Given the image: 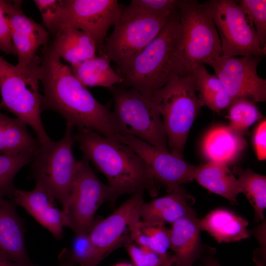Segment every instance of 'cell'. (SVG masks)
<instances>
[{
    "mask_svg": "<svg viewBox=\"0 0 266 266\" xmlns=\"http://www.w3.org/2000/svg\"><path fill=\"white\" fill-rule=\"evenodd\" d=\"M84 157L106 178L111 200L114 203L124 194L147 191L157 196L162 187L144 161L129 146L89 129H78L73 134Z\"/></svg>",
    "mask_w": 266,
    "mask_h": 266,
    "instance_id": "cell-2",
    "label": "cell"
},
{
    "mask_svg": "<svg viewBox=\"0 0 266 266\" xmlns=\"http://www.w3.org/2000/svg\"><path fill=\"white\" fill-rule=\"evenodd\" d=\"M143 193L139 191L132 194L105 219H95L88 235L103 258L115 249L134 242L136 228L140 220L139 211L144 201Z\"/></svg>",
    "mask_w": 266,
    "mask_h": 266,
    "instance_id": "cell-12",
    "label": "cell"
},
{
    "mask_svg": "<svg viewBox=\"0 0 266 266\" xmlns=\"http://www.w3.org/2000/svg\"><path fill=\"white\" fill-rule=\"evenodd\" d=\"M185 0H132L129 7L151 14H163L179 9Z\"/></svg>",
    "mask_w": 266,
    "mask_h": 266,
    "instance_id": "cell-36",
    "label": "cell"
},
{
    "mask_svg": "<svg viewBox=\"0 0 266 266\" xmlns=\"http://www.w3.org/2000/svg\"><path fill=\"white\" fill-rule=\"evenodd\" d=\"M59 263L58 266H78L66 254L64 250L59 255ZM32 266H38L33 264Z\"/></svg>",
    "mask_w": 266,
    "mask_h": 266,
    "instance_id": "cell-40",
    "label": "cell"
},
{
    "mask_svg": "<svg viewBox=\"0 0 266 266\" xmlns=\"http://www.w3.org/2000/svg\"><path fill=\"white\" fill-rule=\"evenodd\" d=\"M46 30L55 34L63 26L65 14V0H34Z\"/></svg>",
    "mask_w": 266,
    "mask_h": 266,
    "instance_id": "cell-34",
    "label": "cell"
},
{
    "mask_svg": "<svg viewBox=\"0 0 266 266\" xmlns=\"http://www.w3.org/2000/svg\"><path fill=\"white\" fill-rule=\"evenodd\" d=\"M194 202V198L181 186L164 196L144 201L140 208V220L156 225L172 224L184 217L196 215L191 206Z\"/></svg>",
    "mask_w": 266,
    "mask_h": 266,
    "instance_id": "cell-18",
    "label": "cell"
},
{
    "mask_svg": "<svg viewBox=\"0 0 266 266\" xmlns=\"http://www.w3.org/2000/svg\"><path fill=\"white\" fill-rule=\"evenodd\" d=\"M189 74L194 80L198 96L203 105L216 112L229 107L232 99L218 77L210 74L203 65L195 67Z\"/></svg>",
    "mask_w": 266,
    "mask_h": 266,
    "instance_id": "cell-27",
    "label": "cell"
},
{
    "mask_svg": "<svg viewBox=\"0 0 266 266\" xmlns=\"http://www.w3.org/2000/svg\"><path fill=\"white\" fill-rule=\"evenodd\" d=\"M119 141L132 148L146 163L155 181L172 192L194 180L196 166L169 152L160 150L131 135H121Z\"/></svg>",
    "mask_w": 266,
    "mask_h": 266,
    "instance_id": "cell-15",
    "label": "cell"
},
{
    "mask_svg": "<svg viewBox=\"0 0 266 266\" xmlns=\"http://www.w3.org/2000/svg\"><path fill=\"white\" fill-rule=\"evenodd\" d=\"M64 250L78 266H98L104 259L92 244L88 233L75 235L71 250Z\"/></svg>",
    "mask_w": 266,
    "mask_h": 266,
    "instance_id": "cell-32",
    "label": "cell"
},
{
    "mask_svg": "<svg viewBox=\"0 0 266 266\" xmlns=\"http://www.w3.org/2000/svg\"><path fill=\"white\" fill-rule=\"evenodd\" d=\"M49 46L56 54L70 65L96 56L97 47L93 38L84 31L66 27L55 34Z\"/></svg>",
    "mask_w": 266,
    "mask_h": 266,
    "instance_id": "cell-24",
    "label": "cell"
},
{
    "mask_svg": "<svg viewBox=\"0 0 266 266\" xmlns=\"http://www.w3.org/2000/svg\"><path fill=\"white\" fill-rule=\"evenodd\" d=\"M65 6L62 29L70 27L84 31L93 38L97 49L102 52L107 31L114 26L121 15L122 7L118 1L65 0Z\"/></svg>",
    "mask_w": 266,
    "mask_h": 266,
    "instance_id": "cell-14",
    "label": "cell"
},
{
    "mask_svg": "<svg viewBox=\"0 0 266 266\" xmlns=\"http://www.w3.org/2000/svg\"><path fill=\"white\" fill-rule=\"evenodd\" d=\"M110 60L104 53L86 61L70 65L73 74L85 87L111 88L122 84L123 78L110 65Z\"/></svg>",
    "mask_w": 266,
    "mask_h": 266,
    "instance_id": "cell-25",
    "label": "cell"
},
{
    "mask_svg": "<svg viewBox=\"0 0 266 266\" xmlns=\"http://www.w3.org/2000/svg\"><path fill=\"white\" fill-rule=\"evenodd\" d=\"M111 200L108 186L98 177L84 157L79 161L69 197L66 214L68 228L75 235L88 233L100 206Z\"/></svg>",
    "mask_w": 266,
    "mask_h": 266,
    "instance_id": "cell-11",
    "label": "cell"
},
{
    "mask_svg": "<svg viewBox=\"0 0 266 266\" xmlns=\"http://www.w3.org/2000/svg\"><path fill=\"white\" fill-rule=\"evenodd\" d=\"M134 242L160 254H166L170 247V230L166 225L140 220L136 228Z\"/></svg>",
    "mask_w": 266,
    "mask_h": 266,
    "instance_id": "cell-29",
    "label": "cell"
},
{
    "mask_svg": "<svg viewBox=\"0 0 266 266\" xmlns=\"http://www.w3.org/2000/svg\"><path fill=\"white\" fill-rule=\"evenodd\" d=\"M12 200L23 207L57 239L63 236V229L68 227L66 213L59 208L55 198L41 186L27 191L15 188Z\"/></svg>",
    "mask_w": 266,
    "mask_h": 266,
    "instance_id": "cell-17",
    "label": "cell"
},
{
    "mask_svg": "<svg viewBox=\"0 0 266 266\" xmlns=\"http://www.w3.org/2000/svg\"><path fill=\"white\" fill-rule=\"evenodd\" d=\"M253 144L258 159L266 158V121L265 119L256 127L253 135Z\"/></svg>",
    "mask_w": 266,
    "mask_h": 266,
    "instance_id": "cell-39",
    "label": "cell"
},
{
    "mask_svg": "<svg viewBox=\"0 0 266 266\" xmlns=\"http://www.w3.org/2000/svg\"><path fill=\"white\" fill-rule=\"evenodd\" d=\"M194 179L209 192L226 199L232 205L238 204L237 197L242 190L227 164L208 161L196 166Z\"/></svg>",
    "mask_w": 266,
    "mask_h": 266,
    "instance_id": "cell-22",
    "label": "cell"
},
{
    "mask_svg": "<svg viewBox=\"0 0 266 266\" xmlns=\"http://www.w3.org/2000/svg\"><path fill=\"white\" fill-rule=\"evenodd\" d=\"M33 137L27 125L17 118L0 112V154L15 155L24 152L34 153L40 146Z\"/></svg>",
    "mask_w": 266,
    "mask_h": 266,
    "instance_id": "cell-26",
    "label": "cell"
},
{
    "mask_svg": "<svg viewBox=\"0 0 266 266\" xmlns=\"http://www.w3.org/2000/svg\"><path fill=\"white\" fill-rule=\"evenodd\" d=\"M258 239L260 248L256 250L254 260L258 266H264L266 261V220L261 222L260 225L249 231Z\"/></svg>",
    "mask_w": 266,
    "mask_h": 266,
    "instance_id": "cell-38",
    "label": "cell"
},
{
    "mask_svg": "<svg viewBox=\"0 0 266 266\" xmlns=\"http://www.w3.org/2000/svg\"><path fill=\"white\" fill-rule=\"evenodd\" d=\"M201 230L208 232L218 243L233 242L248 238V221L224 208L212 210L199 220Z\"/></svg>",
    "mask_w": 266,
    "mask_h": 266,
    "instance_id": "cell-23",
    "label": "cell"
},
{
    "mask_svg": "<svg viewBox=\"0 0 266 266\" xmlns=\"http://www.w3.org/2000/svg\"><path fill=\"white\" fill-rule=\"evenodd\" d=\"M41 51L39 78L43 90L42 111L53 110L73 127L89 129L118 141L119 134L109 104L99 102L49 44L42 47Z\"/></svg>",
    "mask_w": 266,
    "mask_h": 266,
    "instance_id": "cell-1",
    "label": "cell"
},
{
    "mask_svg": "<svg viewBox=\"0 0 266 266\" xmlns=\"http://www.w3.org/2000/svg\"><path fill=\"white\" fill-rule=\"evenodd\" d=\"M179 54L187 73L221 56V45L209 8L197 0H185L179 9Z\"/></svg>",
    "mask_w": 266,
    "mask_h": 266,
    "instance_id": "cell-8",
    "label": "cell"
},
{
    "mask_svg": "<svg viewBox=\"0 0 266 266\" xmlns=\"http://www.w3.org/2000/svg\"><path fill=\"white\" fill-rule=\"evenodd\" d=\"M0 50L7 54L16 55L11 38L10 24L3 0H0Z\"/></svg>",
    "mask_w": 266,
    "mask_h": 266,
    "instance_id": "cell-37",
    "label": "cell"
},
{
    "mask_svg": "<svg viewBox=\"0 0 266 266\" xmlns=\"http://www.w3.org/2000/svg\"><path fill=\"white\" fill-rule=\"evenodd\" d=\"M151 99L160 112L170 153L183 158L190 130L203 106L192 77L172 78Z\"/></svg>",
    "mask_w": 266,
    "mask_h": 266,
    "instance_id": "cell-5",
    "label": "cell"
},
{
    "mask_svg": "<svg viewBox=\"0 0 266 266\" xmlns=\"http://www.w3.org/2000/svg\"><path fill=\"white\" fill-rule=\"evenodd\" d=\"M204 266H221L218 261L208 254L204 259Z\"/></svg>",
    "mask_w": 266,
    "mask_h": 266,
    "instance_id": "cell-42",
    "label": "cell"
},
{
    "mask_svg": "<svg viewBox=\"0 0 266 266\" xmlns=\"http://www.w3.org/2000/svg\"><path fill=\"white\" fill-rule=\"evenodd\" d=\"M27 266L11 261L6 257L0 254V266Z\"/></svg>",
    "mask_w": 266,
    "mask_h": 266,
    "instance_id": "cell-41",
    "label": "cell"
},
{
    "mask_svg": "<svg viewBox=\"0 0 266 266\" xmlns=\"http://www.w3.org/2000/svg\"><path fill=\"white\" fill-rule=\"evenodd\" d=\"M233 173L237 179L248 201L253 207L254 221L259 223L265 220L266 208V177L252 171L250 168H234Z\"/></svg>",
    "mask_w": 266,
    "mask_h": 266,
    "instance_id": "cell-28",
    "label": "cell"
},
{
    "mask_svg": "<svg viewBox=\"0 0 266 266\" xmlns=\"http://www.w3.org/2000/svg\"><path fill=\"white\" fill-rule=\"evenodd\" d=\"M171 13L151 14L128 5L122 7L119 19L101 52L116 64L117 73L156 37Z\"/></svg>",
    "mask_w": 266,
    "mask_h": 266,
    "instance_id": "cell-9",
    "label": "cell"
},
{
    "mask_svg": "<svg viewBox=\"0 0 266 266\" xmlns=\"http://www.w3.org/2000/svg\"><path fill=\"white\" fill-rule=\"evenodd\" d=\"M134 266H161L171 254H160L134 242L125 246Z\"/></svg>",
    "mask_w": 266,
    "mask_h": 266,
    "instance_id": "cell-35",
    "label": "cell"
},
{
    "mask_svg": "<svg viewBox=\"0 0 266 266\" xmlns=\"http://www.w3.org/2000/svg\"><path fill=\"white\" fill-rule=\"evenodd\" d=\"M179 9L172 11L156 37L118 73L123 84L151 99L172 78L188 74L179 54Z\"/></svg>",
    "mask_w": 266,
    "mask_h": 266,
    "instance_id": "cell-3",
    "label": "cell"
},
{
    "mask_svg": "<svg viewBox=\"0 0 266 266\" xmlns=\"http://www.w3.org/2000/svg\"><path fill=\"white\" fill-rule=\"evenodd\" d=\"M8 18L11 38L18 58L16 65L25 69L37 55L38 50L49 44V33L27 16L21 9V0H4Z\"/></svg>",
    "mask_w": 266,
    "mask_h": 266,
    "instance_id": "cell-16",
    "label": "cell"
},
{
    "mask_svg": "<svg viewBox=\"0 0 266 266\" xmlns=\"http://www.w3.org/2000/svg\"><path fill=\"white\" fill-rule=\"evenodd\" d=\"M109 89L114 104L112 117L119 136H133L169 152L160 112L151 99L133 88L115 85Z\"/></svg>",
    "mask_w": 266,
    "mask_h": 266,
    "instance_id": "cell-6",
    "label": "cell"
},
{
    "mask_svg": "<svg viewBox=\"0 0 266 266\" xmlns=\"http://www.w3.org/2000/svg\"><path fill=\"white\" fill-rule=\"evenodd\" d=\"M174 257L172 254L166 260L161 266H172L174 263Z\"/></svg>",
    "mask_w": 266,
    "mask_h": 266,
    "instance_id": "cell-43",
    "label": "cell"
},
{
    "mask_svg": "<svg viewBox=\"0 0 266 266\" xmlns=\"http://www.w3.org/2000/svg\"><path fill=\"white\" fill-rule=\"evenodd\" d=\"M197 214L181 218L171 224L169 249L174 266H193L201 256L202 244Z\"/></svg>",
    "mask_w": 266,
    "mask_h": 266,
    "instance_id": "cell-20",
    "label": "cell"
},
{
    "mask_svg": "<svg viewBox=\"0 0 266 266\" xmlns=\"http://www.w3.org/2000/svg\"><path fill=\"white\" fill-rule=\"evenodd\" d=\"M246 146L243 134L229 126H218L206 133L202 141V150L209 161L227 165L234 160Z\"/></svg>",
    "mask_w": 266,
    "mask_h": 266,
    "instance_id": "cell-21",
    "label": "cell"
},
{
    "mask_svg": "<svg viewBox=\"0 0 266 266\" xmlns=\"http://www.w3.org/2000/svg\"><path fill=\"white\" fill-rule=\"evenodd\" d=\"M260 57L221 56L205 64L214 69L233 101L246 99L255 103L266 100V80L257 67Z\"/></svg>",
    "mask_w": 266,
    "mask_h": 266,
    "instance_id": "cell-13",
    "label": "cell"
},
{
    "mask_svg": "<svg viewBox=\"0 0 266 266\" xmlns=\"http://www.w3.org/2000/svg\"><path fill=\"white\" fill-rule=\"evenodd\" d=\"M238 4L254 28L262 49L266 48V0H241Z\"/></svg>",
    "mask_w": 266,
    "mask_h": 266,
    "instance_id": "cell-33",
    "label": "cell"
},
{
    "mask_svg": "<svg viewBox=\"0 0 266 266\" xmlns=\"http://www.w3.org/2000/svg\"><path fill=\"white\" fill-rule=\"evenodd\" d=\"M34 153L24 152L15 155L0 154V199L12 200L17 173L32 161Z\"/></svg>",
    "mask_w": 266,
    "mask_h": 266,
    "instance_id": "cell-30",
    "label": "cell"
},
{
    "mask_svg": "<svg viewBox=\"0 0 266 266\" xmlns=\"http://www.w3.org/2000/svg\"><path fill=\"white\" fill-rule=\"evenodd\" d=\"M229 107L228 126L243 135L250 126L263 118L255 103L246 99L235 100Z\"/></svg>",
    "mask_w": 266,
    "mask_h": 266,
    "instance_id": "cell-31",
    "label": "cell"
},
{
    "mask_svg": "<svg viewBox=\"0 0 266 266\" xmlns=\"http://www.w3.org/2000/svg\"><path fill=\"white\" fill-rule=\"evenodd\" d=\"M41 57L37 55L25 69L13 65L0 56V107L4 108L35 133L41 145L52 140L44 128L39 94V68Z\"/></svg>",
    "mask_w": 266,
    "mask_h": 266,
    "instance_id": "cell-4",
    "label": "cell"
},
{
    "mask_svg": "<svg viewBox=\"0 0 266 266\" xmlns=\"http://www.w3.org/2000/svg\"><path fill=\"white\" fill-rule=\"evenodd\" d=\"M114 266H132L131 265L126 264V263H121V264H118Z\"/></svg>",
    "mask_w": 266,
    "mask_h": 266,
    "instance_id": "cell-44",
    "label": "cell"
},
{
    "mask_svg": "<svg viewBox=\"0 0 266 266\" xmlns=\"http://www.w3.org/2000/svg\"><path fill=\"white\" fill-rule=\"evenodd\" d=\"M13 200L0 199V254L12 261L30 266L24 240V228Z\"/></svg>",
    "mask_w": 266,
    "mask_h": 266,
    "instance_id": "cell-19",
    "label": "cell"
},
{
    "mask_svg": "<svg viewBox=\"0 0 266 266\" xmlns=\"http://www.w3.org/2000/svg\"><path fill=\"white\" fill-rule=\"evenodd\" d=\"M73 128L66 124L65 133L61 140L40 145L31 163V176L36 184L51 194L65 213L79 164L72 152Z\"/></svg>",
    "mask_w": 266,
    "mask_h": 266,
    "instance_id": "cell-7",
    "label": "cell"
},
{
    "mask_svg": "<svg viewBox=\"0 0 266 266\" xmlns=\"http://www.w3.org/2000/svg\"><path fill=\"white\" fill-rule=\"evenodd\" d=\"M210 10L220 37L221 56L265 55L253 28L238 1L210 0L203 2Z\"/></svg>",
    "mask_w": 266,
    "mask_h": 266,
    "instance_id": "cell-10",
    "label": "cell"
}]
</instances>
